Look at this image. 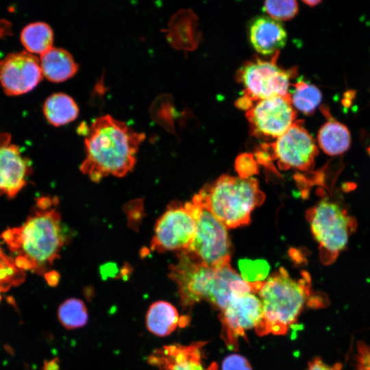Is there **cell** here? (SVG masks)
Segmentation results:
<instances>
[{"instance_id":"1","label":"cell","mask_w":370,"mask_h":370,"mask_svg":"<svg viewBox=\"0 0 370 370\" xmlns=\"http://www.w3.org/2000/svg\"><path fill=\"white\" fill-rule=\"evenodd\" d=\"M145 134L106 114L96 118L84 140L86 158L80 171L93 182L113 175L123 177L134 167Z\"/></svg>"},{"instance_id":"2","label":"cell","mask_w":370,"mask_h":370,"mask_svg":"<svg viewBox=\"0 0 370 370\" xmlns=\"http://www.w3.org/2000/svg\"><path fill=\"white\" fill-rule=\"evenodd\" d=\"M169 277L177 286L182 308L188 311L204 300L221 312L235 294L249 290L248 282L230 264L214 269L187 251L177 254V261L169 267Z\"/></svg>"},{"instance_id":"3","label":"cell","mask_w":370,"mask_h":370,"mask_svg":"<svg viewBox=\"0 0 370 370\" xmlns=\"http://www.w3.org/2000/svg\"><path fill=\"white\" fill-rule=\"evenodd\" d=\"M253 290L262 306V319L255 329L259 336L286 334L305 306L317 303L306 271L301 278L294 279L280 267L264 281L253 283Z\"/></svg>"},{"instance_id":"4","label":"cell","mask_w":370,"mask_h":370,"mask_svg":"<svg viewBox=\"0 0 370 370\" xmlns=\"http://www.w3.org/2000/svg\"><path fill=\"white\" fill-rule=\"evenodd\" d=\"M1 237L10 251L25 258L38 273L60 257L66 242L61 216L51 207L39 208L24 224L5 231Z\"/></svg>"},{"instance_id":"5","label":"cell","mask_w":370,"mask_h":370,"mask_svg":"<svg viewBox=\"0 0 370 370\" xmlns=\"http://www.w3.org/2000/svg\"><path fill=\"white\" fill-rule=\"evenodd\" d=\"M228 228L249 223L251 212L265 199L256 178L223 175L194 196Z\"/></svg>"},{"instance_id":"6","label":"cell","mask_w":370,"mask_h":370,"mask_svg":"<svg viewBox=\"0 0 370 370\" xmlns=\"http://www.w3.org/2000/svg\"><path fill=\"white\" fill-rule=\"evenodd\" d=\"M306 217L319 243L321 261L332 263L356 230V219L338 204L326 199L310 208Z\"/></svg>"},{"instance_id":"7","label":"cell","mask_w":370,"mask_h":370,"mask_svg":"<svg viewBox=\"0 0 370 370\" xmlns=\"http://www.w3.org/2000/svg\"><path fill=\"white\" fill-rule=\"evenodd\" d=\"M190 204L197 230L193 243L186 251L214 269L230 264L231 243L227 227L195 197Z\"/></svg>"},{"instance_id":"8","label":"cell","mask_w":370,"mask_h":370,"mask_svg":"<svg viewBox=\"0 0 370 370\" xmlns=\"http://www.w3.org/2000/svg\"><path fill=\"white\" fill-rule=\"evenodd\" d=\"M196 230L190 201L171 203L156 223L151 250L186 251L193 243Z\"/></svg>"},{"instance_id":"9","label":"cell","mask_w":370,"mask_h":370,"mask_svg":"<svg viewBox=\"0 0 370 370\" xmlns=\"http://www.w3.org/2000/svg\"><path fill=\"white\" fill-rule=\"evenodd\" d=\"M221 337L227 348L238 350V341L246 338V332L256 329L262 319V306L253 292L235 294L220 312Z\"/></svg>"},{"instance_id":"10","label":"cell","mask_w":370,"mask_h":370,"mask_svg":"<svg viewBox=\"0 0 370 370\" xmlns=\"http://www.w3.org/2000/svg\"><path fill=\"white\" fill-rule=\"evenodd\" d=\"M269 147L273 159L277 160L278 166L282 170H309L314 165L318 154L314 140L303 127L301 121H295Z\"/></svg>"},{"instance_id":"11","label":"cell","mask_w":370,"mask_h":370,"mask_svg":"<svg viewBox=\"0 0 370 370\" xmlns=\"http://www.w3.org/2000/svg\"><path fill=\"white\" fill-rule=\"evenodd\" d=\"M249 97L258 100L274 97H290L288 72L275 62L258 60L245 65L240 74Z\"/></svg>"},{"instance_id":"12","label":"cell","mask_w":370,"mask_h":370,"mask_svg":"<svg viewBox=\"0 0 370 370\" xmlns=\"http://www.w3.org/2000/svg\"><path fill=\"white\" fill-rule=\"evenodd\" d=\"M42 75L38 58L27 51L9 53L0 60V84L8 95L28 92Z\"/></svg>"},{"instance_id":"13","label":"cell","mask_w":370,"mask_h":370,"mask_svg":"<svg viewBox=\"0 0 370 370\" xmlns=\"http://www.w3.org/2000/svg\"><path fill=\"white\" fill-rule=\"evenodd\" d=\"M256 133L278 138L294 123L296 112L290 97L259 100L247 113Z\"/></svg>"},{"instance_id":"14","label":"cell","mask_w":370,"mask_h":370,"mask_svg":"<svg viewBox=\"0 0 370 370\" xmlns=\"http://www.w3.org/2000/svg\"><path fill=\"white\" fill-rule=\"evenodd\" d=\"M207 343L197 341L187 345H164L154 350L147 361L159 370H218L216 362L208 367L204 363L203 347Z\"/></svg>"},{"instance_id":"15","label":"cell","mask_w":370,"mask_h":370,"mask_svg":"<svg viewBox=\"0 0 370 370\" xmlns=\"http://www.w3.org/2000/svg\"><path fill=\"white\" fill-rule=\"evenodd\" d=\"M30 170L28 160L12 143L11 135L0 132V195L15 197L25 185Z\"/></svg>"},{"instance_id":"16","label":"cell","mask_w":370,"mask_h":370,"mask_svg":"<svg viewBox=\"0 0 370 370\" xmlns=\"http://www.w3.org/2000/svg\"><path fill=\"white\" fill-rule=\"evenodd\" d=\"M249 41L254 49L263 55H270L282 49L286 42V32L280 21L269 16H258L250 23Z\"/></svg>"},{"instance_id":"17","label":"cell","mask_w":370,"mask_h":370,"mask_svg":"<svg viewBox=\"0 0 370 370\" xmlns=\"http://www.w3.org/2000/svg\"><path fill=\"white\" fill-rule=\"evenodd\" d=\"M42 75L49 81L60 82L75 74L78 65L64 49L52 47L40 56Z\"/></svg>"},{"instance_id":"18","label":"cell","mask_w":370,"mask_h":370,"mask_svg":"<svg viewBox=\"0 0 370 370\" xmlns=\"http://www.w3.org/2000/svg\"><path fill=\"white\" fill-rule=\"evenodd\" d=\"M181 317L174 306L165 301L153 302L145 318L147 329L158 336L171 334L180 325Z\"/></svg>"},{"instance_id":"19","label":"cell","mask_w":370,"mask_h":370,"mask_svg":"<svg viewBox=\"0 0 370 370\" xmlns=\"http://www.w3.org/2000/svg\"><path fill=\"white\" fill-rule=\"evenodd\" d=\"M318 143L323 151L330 156L345 153L350 147L351 136L347 127L336 121H328L319 130Z\"/></svg>"},{"instance_id":"20","label":"cell","mask_w":370,"mask_h":370,"mask_svg":"<svg viewBox=\"0 0 370 370\" xmlns=\"http://www.w3.org/2000/svg\"><path fill=\"white\" fill-rule=\"evenodd\" d=\"M43 112L51 125L60 126L73 121L78 115L79 109L72 97L59 92L50 95L45 100Z\"/></svg>"},{"instance_id":"21","label":"cell","mask_w":370,"mask_h":370,"mask_svg":"<svg viewBox=\"0 0 370 370\" xmlns=\"http://www.w3.org/2000/svg\"><path fill=\"white\" fill-rule=\"evenodd\" d=\"M53 34L51 27L44 22H34L21 31V41L31 53L40 55L52 47Z\"/></svg>"},{"instance_id":"22","label":"cell","mask_w":370,"mask_h":370,"mask_svg":"<svg viewBox=\"0 0 370 370\" xmlns=\"http://www.w3.org/2000/svg\"><path fill=\"white\" fill-rule=\"evenodd\" d=\"M291 101L294 107L305 114H312L321 101V92L314 85L298 81L293 85Z\"/></svg>"},{"instance_id":"23","label":"cell","mask_w":370,"mask_h":370,"mask_svg":"<svg viewBox=\"0 0 370 370\" xmlns=\"http://www.w3.org/2000/svg\"><path fill=\"white\" fill-rule=\"evenodd\" d=\"M58 317L64 328L73 330L84 326L88 321V314L82 300L69 298L60 305Z\"/></svg>"},{"instance_id":"24","label":"cell","mask_w":370,"mask_h":370,"mask_svg":"<svg viewBox=\"0 0 370 370\" xmlns=\"http://www.w3.org/2000/svg\"><path fill=\"white\" fill-rule=\"evenodd\" d=\"M238 267L241 277L249 283L264 281L269 271L268 263L263 260H240Z\"/></svg>"},{"instance_id":"25","label":"cell","mask_w":370,"mask_h":370,"mask_svg":"<svg viewBox=\"0 0 370 370\" xmlns=\"http://www.w3.org/2000/svg\"><path fill=\"white\" fill-rule=\"evenodd\" d=\"M25 277L23 271L17 268L12 259L6 258L0 262V292L18 286L24 282Z\"/></svg>"},{"instance_id":"26","label":"cell","mask_w":370,"mask_h":370,"mask_svg":"<svg viewBox=\"0 0 370 370\" xmlns=\"http://www.w3.org/2000/svg\"><path fill=\"white\" fill-rule=\"evenodd\" d=\"M263 10L269 16L276 20H288L293 18L298 12L296 1H267Z\"/></svg>"},{"instance_id":"27","label":"cell","mask_w":370,"mask_h":370,"mask_svg":"<svg viewBox=\"0 0 370 370\" xmlns=\"http://www.w3.org/2000/svg\"><path fill=\"white\" fill-rule=\"evenodd\" d=\"M236 169L238 177L242 178H249L258 172L256 160L249 154H243L238 158L236 161Z\"/></svg>"},{"instance_id":"28","label":"cell","mask_w":370,"mask_h":370,"mask_svg":"<svg viewBox=\"0 0 370 370\" xmlns=\"http://www.w3.org/2000/svg\"><path fill=\"white\" fill-rule=\"evenodd\" d=\"M222 370H252L249 362L243 356L232 354L227 356L222 362Z\"/></svg>"},{"instance_id":"29","label":"cell","mask_w":370,"mask_h":370,"mask_svg":"<svg viewBox=\"0 0 370 370\" xmlns=\"http://www.w3.org/2000/svg\"><path fill=\"white\" fill-rule=\"evenodd\" d=\"M357 370H370V349L365 345H358Z\"/></svg>"},{"instance_id":"30","label":"cell","mask_w":370,"mask_h":370,"mask_svg":"<svg viewBox=\"0 0 370 370\" xmlns=\"http://www.w3.org/2000/svg\"><path fill=\"white\" fill-rule=\"evenodd\" d=\"M341 365L338 363L334 366L328 365L325 363L321 358L317 357L309 362L306 370H341Z\"/></svg>"},{"instance_id":"31","label":"cell","mask_w":370,"mask_h":370,"mask_svg":"<svg viewBox=\"0 0 370 370\" xmlns=\"http://www.w3.org/2000/svg\"><path fill=\"white\" fill-rule=\"evenodd\" d=\"M45 278L49 285L55 286L58 284L60 275L58 272L55 271H51L45 274Z\"/></svg>"},{"instance_id":"32","label":"cell","mask_w":370,"mask_h":370,"mask_svg":"<svg viewBox=\"0 0 370 370\" xmlns=\"http://www.w3.org/2000/svg\"><path fill=\"white\" fill-rule=\"evenodd\" d=\"M44 370H58V365L54 360L45 362Z\"/></svg>"},{"instance_id":"33","label":"cell","mask_w":370,"mask_h":370,"mask_svg":"<svg viewBox=\"0 0 370 370\" xmlns=\"http://www.w3.org/2000/svg\"><path fill=\"white\" fill-rule=\"evenodd\" d=\"M5 300L6 301L12 305V306L14 307L15 310L18 312V308H17V306H16V301L14 300V298L12 296H7L5 297Z\"/></svg>"},{"instance_id":"34","label":"cell","mask_w":370,"mask_h":370,"mask_svg":"<svg viewBox=\"0 0 370 370\" xmlns=\"http://www.w3.org/2000/svg\"><path fill=\"white\" fill-rule=\"evenodd\" d=\"M304 3H305L308 5L314 6V5H317V4L320 3L321 1H317V0H315V1H312V0L310 1L309 0V1H304Z\"/></svg>"},{"instance_id":"35","label":"cell","mask_w":370,"mask_h":370,"mask_svg":"<svg viewBox=\"0 0 370 370\" xmlns=\"http://www.w3.org/2000/svg\"><path fill=\"white\" fill-rule=\"evenodd\" d=\"M4 347H5V350H6L8 352H9L10 354L12 355V354H14V351H13L12 348L10 346H9V345H5Z\"/></svg>"},{"instance_id":"36","label":"cell","mask_w":370,"mask_h":370,"mask_svg":"<svg viewBox=\"0 0 370 370\" xmlns=\"http://www.w3.org/2000/svg\"><path fill=\"white\" fill-rule=\"evenodd\" d=\"M1 299H2V297H1V295H0V302L1 301Z\"/></svg>"}]
</instances>
